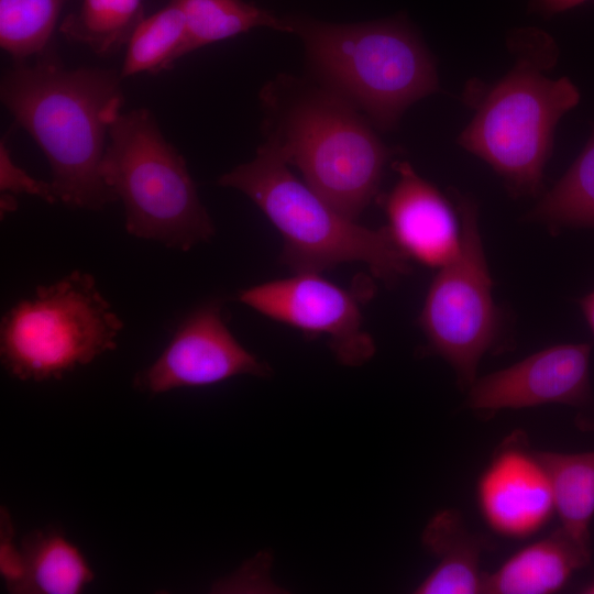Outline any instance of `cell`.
<instances>
[{"label":"cell","mask_w":594,"mask_h":594,"mask_svg":"<svg viewBox=\"0 0 594 594\" xmlns=\"http://www.w3.org/2000/svg\"><path fill=\"white\" fill-rule=\"evenodd\" d=\"M513 67L492 85L469 82L464 100L475 111L458 144L488 164L514 198L538 197L562 117L580 102L568 78H549L559 56L554 40L539 29L514 32Z\"/></svg>","instance_id":"obj_3"},{"label":"cell","mask_w":594,"mask_h":594,"mask_svg":"<svg viewBox=\"0 0 594 594\" xmlns=\"http://www.w3.org/2000/svg\"><path fill=\"white\" fill-rule=\"evenodd\" d=\"M16 209H18V201H16L15 195L10 194V193H1V198H0L1 217L3 218V216L10 212H13Z\"/></svg>","instance_id":"obj_27"},{"label":"cell","mask_w":594,"mask_h":594,"mask_svg":"<svg viewBox=\"0 0 594 594\" xmlns=\"http://www.w3.org/2000/svg\"><path fill=\"white\" fill-rule=\"evenodd\" d=\"M305 47L314 79L355 106L381 131L439 90L432 55L404 16L332 23L284 15Z\"/></svg>","instance_id":"obj_4"},{"label":"cell","mask_w":594,"mask_h":594,"mask_svg":"<svg viewBox=\"0 0 594 594\" xmlns=\"http://www.w3.org/2000/svg\"><path fill=\"white\" fill-rule=\"evenodd\" d=\"M527 220L552 233L563 228H594V128L565 174L528 212Z\"/></svg>","instance_id":"obj_19"},{"label":"cell","mask_w":594,"mask_h":594,"mask_svg":"<svg viewBox=\"0 0 594 594\" xmlns=\"http://www.w3.org/2000/svg\"><path fill=\"white\" fill-rule=\"evenodd\" d=\"M182 10L189 53L256 28L290 33L284 16H277L243 0H170Z\"/></svg>","instance_id":"obj_18"},{"label":"cell","mask_w":594,"mask_h":594,"mask_svg":"<svg viewBox=\"0 0 594 594\" xmlns=\"http://www.w3.org/2000/svg\"><path fill=\"white\" fill-rule=\"evenodd\" d=\"M453 196L461 227L460 251L431 282L419 324L429 350L451 365L461 387L470 388L482 356L501 340L503 320L492 295L477 206L458 190Z\"/></svg>","instance_id":"obj_8"},{"label":"cell","mask_w":594,"mask_h":594,"mask_svg":"<svg viewBox=\"0 0 594 594\" xmlns=\"http://www.w3.org/2000/svg\"><path fill=\"white\" fill-rule=\"evenodd\" d=\"M591 548L561 527L515 552L495 572L485 573L484 593L552 594L591 561Z\"/></svg>","instance_id":"obj_14"},{"label":"cell","mask_w":594,"mask_h":594,"mask_svg":"<svg viewBox=\"0 0 594 594\" xmlns=\"http://www.w3.org/2000/svg\"><path fill=\"white\" fill-rule=\"evenodd\" d=\"M101 176L123 204L130 235L184 252L215 235L185 158L147 109L120 113L112 122Z\"/></svg>","instance_id":"obj_6"},{"label":"cell","mask_w":594,"mask_h":594,"mask_svg":"<svg viewBox=\"0 0 594 594\" xmlns=\"http://www.w3.org/2000/svg\"><path fill=\"white\" fill-rule=\"evenodd\" d=\"M271 369L248 351L222 318L221 304L196 308L175 330L161 355L134 377V386L157 395L210 386L239 375L268 376Z\"/></svg>","instance_id":"obj_11"},{"label":"cell","mask_w":594,"mask_h":594,"mask_svg":"<svg viewBox=\"0 0 594 594\" xmlns=\"http://www.w3.org/2000/svg\"><path fill=\"white\" fill-rule=\"evenodd\" d=\"M121 78L142 73L158 74L189 53L188 36L180 8L170 1L143 18L127 43Z\"/></svg>","instance_id":"obj_20"},{"label":"cell","mask_w":594,"mask_h":594,"mask_svg":"<svg viewBox=\"0 0 594 594\" xmlns=\"http://www.w3.org/2000/svg\"><path fill=\"white\" fill-rule=\"evenodd\" d=\"M21 548L24 576L15 593L78 594L94 580L85 556L57 529L29 534Z\"/></svg>","instance_id":"obj_16"},{"label":"cell","mask_w":594,"mask_h":594,"mask_svg":"<svg viewBox=\"0 0 594 594\" xmlns=\"http://www.w3.org/2000/svg\"><path fill=\"white\" fill-rule=\"evenodd\" d=\"M65 0H0V45L14 64L51 50Z\"/></svg>","instance_id":"obj_22"},{"label":"cell","mask_w":594,"mask_h":594,"mask_svg":"<svg viewBox=\"0 0 594 594\" xmlns=\"http://www.w3.org/2000/svg\"><path fill=\"white\" fill-rule=\"evenodd\" d=\"M552 488L560 527L575 541L591 548L594 516V450L579 453L538 451Z\"/></svg>","instance_id":"obj_17"},{"label":"cell","mask_w":594,"mask_h":594,"mask_svg":"<svg viewBox=\"0 0 594 594\" xmlns=\"http://www.w3.org/2000/svg\"><path fill=\"white\" fill-rule=\"evenodd\" d=\"M237 299L261 315L311 336H326L337 360L360 366L375 353L363 329L359 299L319 273H295L238 293Z\"/></svg>","instance_id":"obj_9"},{"label":"cell","mask_w":594,"mask_h":594,"mask_svg":"<svg viewBox=\"0 0 594 594\" xmlns=\"http://www.w3.org/2000/svg\"><path fill=\"white\" fill-rule=\"evenodd\" d=\"M588 343L558 344L490 373L469 388L466 404L492 416L502 409L561 404L579 410L582 428H594V396L590 383Z\"/></svg>","instance_id":"obj_10"},{"label":"cell","mask_w":594,"mask_h":594,"mask_svg":"<svg viewBox=\"0 0 594 594\" xmlns=\"http://www.w3.org/2000/svg\"><path fill=\"white\" fill-rule=\"evenodd\" d=\"M123 327L95 277L73 271L2 316L1 363L20 381L58 380L114 350Z\"/></svg>","instance_id":"obj_7"},{"label":"cell","mask_w":594,"mask_h":594,"mask_svg":"<svg viewBox=\"0 0 594 594\" xmlns=\"http://www.w3.org/2000/svg\"><path fill=\"white\" fill-rule=\"evenodd\" d=\"M424 546L438 558L437 566L416 587L418 594L484 593L480 559L484 539L471 534L459 512H438L424 529Z\"/></svg>","instance_id":"obj_15"},{"label":"cell","mask_w":594,"mask_h":594,"mask_svg":"<svg viewBox=\"0 0 594 594\" xmlns=\"http://www.w3.org/2000/svg\"><path fill=\"white\" fill-rule=\"evenodd\" d=\"M218 185L243 193L263 211L283 238L279 261L295 273L320 274L360 262L394 285L411 271V258L387 227L369 229L340 215L265 143L252 161L221 175Z\"/></svg>","instance_id":"obj_5"},{"label":"cell","mask_w":594,"mask_h":594,"mask_svg":"<svg viewBox=\"0 0 594 594\" xmlns=\"http://www.w3.org/2000/svg\"><path fill=\"white\" fill-rule=\"evenodd\" d=\"M120 80L113 70L67 69L52 50L2 78V103L44 153L57 200L70 208L100 210L117 200L101 162L124 103Z\"/></svg>","instance_id":"obj_1"},{"label":"cell","mask_w":594,"mask_h":594,"mask_svg":"<svg viewBox=\"0 0 594 594\" xmlns=\"http://www.w3.org/2000/svg\"><path fill=\"white\" fill-rule=\"evenodd\" d=\"M581 310L594 336V290L579 300Z\"/></svg>","instance_id":"obj_26"},{"label":"cell","mask_w":594,"mask_h":594,"mask_svg":"<svg viewBox=\"0 0 594 594\" xmlns=\"http://www.w3.org/2000/svg\"><path fill=\"white\" fill-rule=\"evenodd\" d=\"M392 165L398 179L385 199L387 228L410 258L440 268L460 251L461 227L455 213L408 162L394 161Z\"/></svg>","instance_id":"obj_13"},{"label":"cell","mask_w":594,"mask_h":594,"mask_svg":"<svg viewBox=\"0 0 594 594\" xmlns=\"http://www.w3.org/2000/svg\"><path fill=\"white\" fill-rule=\"evenodd\" d=\"M476 502L490 529L515 540L536 535L556 514L548 472L519 435L506 440L483 470Z\"/></svg>","instance_id":"obj_12"},{"label":"cell","mask_w":594,"mask_h":594,"mask_svg":"<svg viewBox=\"0 0 594 594\" xmlns=\"http://www.w3.org/2000/svg\"><path fill=\"white\" fill-rule=\"evenodd\" d=\"M0 572L7 588L15 593L24 576L22 548L14 541V526L7 509L1 510Z\"/></svg>","instance_id":"obj_24"},{"label":"cell","mask_w":594,"mask_h":594,"mask_svg":"<svg viewBox=\"0 0 594 594\" xmlns=\"http://www.w3.org/2000/svg\"><path fill=\"white\" fill-rule=\"evenodd\" d=\"M142 0H82L79 10L59 26L68 40L107 56L127 45L143 19Z\"/></svg>","instance_id":"obj_21"},{"label":"cell","mask_w":594,"mask_h":594,"mask_svg":"<svg viewBox=\"0 0 594 594\" xmlns=\"http://www.w3.org/2000/svg\"><path fill=\"white\" fill-rule=\"evenodd\" d=\"M585 1L587 0H530V7L537 13L548 16L572 9Z\"/></svg>","instance_id":"obj_25"},{"label":"cell","mask_w":594,"mask_h":594,"mask_svg":"<svg viewBox=\"0 0 594 594\" xmlns=\"http://www.w3.org/2000/svg\"><path fill=\"white\" fill-rule=\"evenodd\" d=\"M264 143L343 217L375 198L395 151L350 101L317 80L277 75L260 91Z\"/></svg>","instance_id":"obj_2"},{"label":"cell","mask_w":594,"mask_h":594,"mask_svg":"<svg viewBox=\"0 0 594 594\" xmlns=\"http://www.w3.org/2000/svg\"><path fill=\"white\" fill-rule=\"evenodd\" d=\"M0 190L13 195L35 196L48 204L58 201L52 183L38 180L19 167L3 140L0 143Z\"/></svg>","instance_id":"obj_23"}]
</instances>
